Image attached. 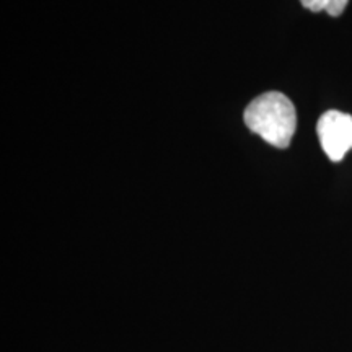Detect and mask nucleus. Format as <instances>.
<instances>
[{"label": "nucleus", "mask_w": 352, "mask_h": 352, "mask_svg": "<svg viewBox=\"0 0 352 352\" xmlns=\"http://www.w3.org/2000/svg\"><path fill=\"white\" fill-rule=\"evenodd\" d=\"M245 124L267 144L287 148L297 129V113L292 101L280 91H267L245 109Z\"/></svg>", "instance_id": "f257e3e1"}, {"label": "nucleus", "mask_w": 352, "mask_h": 352, "mask_svg": "<svg viewBox=\"0 0 352 352\" xmlns=\"http://www.w3.org/2000/svg\"><path fill=\"white\" fill-rule=\"evenodd\" d=\"M316 134L327 157L338 164L352 148V116L336 109L327 111L318 120Z\"/></svg>", "instance_id": "f03ea898"}, {"label": "nucleus", "mask_w": 352, "mask_h": 352, "mask_svg": "<svg viewBox=\"0 0 352 352\" xmlns=\"http://www.w3.org/2000/svg\"><path fill=\"white\" fill-rule=\"evenodd\" d=\"M300 2L311 12H327L331 16H340L349 0H300Z\"/></svg>", "instance_id": "7ed1b4c3"}]
</instances>
